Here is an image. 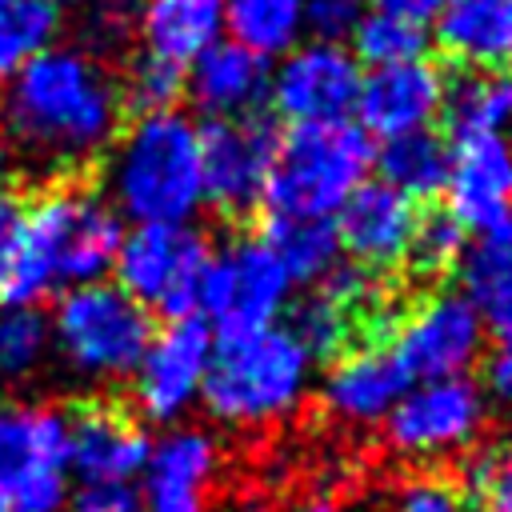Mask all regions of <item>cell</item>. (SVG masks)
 I'll use <instances>...</instances> for the list:
<instances>
[{
    "label": "cell",
    "instance_id": "cell-1",
    "mask_svg": "<svg viewBox=\"0 0 512 512\" xmlns=\"http://www.w3.org/2000/svg\"><path fill=\"white\" fill-rule=\"evenodd\" d=\"M124 96L108 68L80 48H48L4 80V140L40 168H80L120 132Z\"/></svg>",
    "mask_w": 512,
    "mask_h": 512
},
{
    "label": "cell",
    "instance_id": "cell-2",
    "mask_svg": "<svg viewBox=\"0 0 512 512\" xmlns=\"http://www.w3.org/2000/svg\"><path fill=\"white\" fill-rule=\"evenodd\" d=\"M124 224L116 208L84 184H52L24 204L20 264L4 304H36L48 292H68L112 272Z\"/></svg>",
    "mask_w": 512,
    "mask_h": 512
},
{
    "label": "cell",
    "instance_id": "cell-3",
    "mask_svg": "<svg viewBox=\"0 0 512 512\" xmlns=\"http://www.w3.org/2000/svg\"><path fill=\"white\" fill-rule=\"evenodd\" d=\"M108 204L132 224H188L204 204L200 124L180 108L144 112L116 132Z\"/></svg>",
    "mask_w": 512,
    "mask_h": 512
},
{
    "label": "cell",
    "instance_id": "cell-4",
    "mask_svg": "<svg viewBox=\"0 0 512 512\" xmlns=\"http://www.w3.org/2000/svg\"><path fill=\"white\" fill-rule=\"evenodd\" d=\"M312 360L284 324L212 336L200 404L228 428H264L292 416L308 392Z\"/></svg>",
    "mask_w": 512,
    "mask_h": 512
},
{
    "label": "cell",
    "instance_id": "cell-5",
    "mask_svg": "<svg viewBox=\"0 0 512 512\" xmlns=\"http://www.w3.org/2000/svg\"><path fill=\"white\" fill-rule=\"evenodd\" d=\"M372 140L356 120L336 124H296L276 132L272 172L264 184L268 216H308L332 220L344 200L372 172Z\"/></svg>",
    "mask_w": 512,
    "mask_h": 512
},
{
    "label": "cell",
    "instance_id": "cell-6",
    "mask_svg": "<svg viewBox=\"0 0 512 512\" xmlns=\"http://www.w3.org/2000/svg\"><path fill=\"white\" fill-rule=\"evenodd\" d=\"M48 332L68 372L92 384H112L136 372L156 324L152 312H144L116 284L92 280L60 296Z\"/></svg>",
    "mask_w": 512,
    "mask_h": 512
},
{
    "label": "cell",
    "instance_id": "cell-7",
    "mask_svg": "<svg viewBox=\"0 0 512 512\" xmlns=\"http://www.w3.org/2000/svg\"><path fill=\"white\" fill-rule=\"evenodd\" d=\"M212 260V244L192 224H136L120 236L112 272L116 288L144 312L168 320L196 316L200 284Z\"/></svg>",
    "mask_w": 512,
    "mask_h": 512
},
{
    "label": "cell",
    "instance_id": "cell-8",
    "mask_svg": "<svg viewBox=\"0 0 512 512\" xmlns=\"http://www.w3.org/2000/svg\"><path fill=\"white\" fill-rule=\"evenodd\" d=\"M68 480V416L0 400V512H64Z\"/></svg>",
    "mask_w": 512,
    "mask_h": 512
},
{
    "label": "cell",
    "instance_id": "cell-9",
    "mask_svg": "<svg viewBox=\"0 0 512 512\" xmlns=\"http://www.w3.org/2000/svg\"><path fill=\"white\" fill-rule=\"evenodd\" d=\"M292 280L260 236H236L212 248L196 316L212 336H240L280 324L292 304Z\"/></svg>",
    "mask_w": 512,
    "mask_h": 512
},
{
    "label": "cell",
    "instance_id": "cell-10",
    "mask_svg": "<svg viewBox=\"0 0 512 512\" xmlns=\"http://www.w3.org/2000/svg\"><path fill=\"white\" fill-rule=\"evenodd\" d=\"M484 392L468 376L416 380L384 420V440L408 460L464 452L484 428Z\"/></svg>",
    "mask_w": 512,
    "mask_h": 512
},
{
    "label": "cell",
    "instance_id": "cell-11",
    "mask_svg": "<svg viewBox=\"0 0 512 512\" xmlns=\"http://www.w3.org/2000/svg\"><path fill=\"white\" fill-rule=\"evenodd\" d=\"M360 76H364V68L356 64V56L344 44L300 40L292 52H284L272 64L264 104H272V112L288 128L352 120Z\"/></svg>",
    "mask_w": 512,
    "mask_h": 512
},
{
    "label": "cell",
    "instance_id": "cell-12",
    "mask_svg": "<svg viewBox=\"0 0 512 512\" xmlns=\"http://www.w3.org/2000/svg\"><path fill=\"white\" fill-rule=\"evenodd\" d=\"M488 340V328L480 312L452 288H440L424 296L412 312L396 316L388 344L404 372L416 380H444V376H468V368L480 360Z\"/></svg>",
    "mask_w": 512,
    "mask_h": 512
},
{
    "label": "cell",
    "instance_id": "cell-13",
    "mask_svg": "<svg viewBox=\"0 0 512 512\" xmlns=\"http://www.w3.org/2000/svg\"><path fill=\"white\" fill-rule=\"evenodd\" d=\"M276 128L268 116H236V120H208L200 128V176H204V204L220 216H248L264 204V184L272 172Z\"/></svg>",
    "mask_w": 512,
    "mask_h": 512
},
{
    "label": "cell",
    "instance_id": "cell-14",
    "mask_svg": "<svg viewBox=\"0 0 512 512\" xmlns=\"http://www.w3.org/2000/svg\"><path fill=\"white\" fill-rule=\"evenodd\" d=\"M208 360L212 332L200 316L160 324L132 372V396L140 416L152 424H176L192 404H200Z\"/></svg>",
    "mask_w": 512,
    "mask_h": 512
},
{
    "label": "cell",
    "instance_id": "cell-15",
    "mask_svg": "<svg viewBox=\"0 0 512 512\" xmlns=\"http://www.w3.org/2000/svg\"><path fill=\"white\" fill-rule=\"evenodd\" d=\"M416 220H420V204H412L384 180H364L332 216L340 256H348V264L372 276H388L408 260Z\"/></svg>",
    "mask_w": 512,
    "mask_h": 512
},
{
    "label": "cell",
    "instance_id": "cell-16",
    "mask_svg": "<svg viewBox=\"0 0 512 512\" xmlns=\"http://www.w3.org/2000/svg\"><path fill=\"white\" fill-rule=\"evenodd\" d=\"M440 104H444V72L428 56H420L408 64L364 68L352 116L368 140L384 144L392 136L432 128L440 120Z\"/></svg>",
    "mask_w": 512,
    "mask_h": 512
},
{
    "label": "cell",
    "instance_id": "cell-17",
    "mask_svg": "<svg viewBox=\"0 0 512 512\" xmlns=\"http://www.w3.org/2000/svg\"><path fill=\"white\" fill-rule=\"evenodd\" d=\"M408 388H412V376L404 372V364L396 360L384 336V340H360L348 352H340L328 364L320 400L332 420L352 428H372L388 420V412Z\"/></svg>",
    "mask_w": 512,
    "mask_h": 512
},
{
    "label": "cell",
    "instance_id": "cell-18",
    "mask_svg": "<svg viewBox=\"0 0 512 512\" xmlns=\"http://www.w3.org/2000/svg\"><path fill=\"white\" fill-rule=\"evenodd\" d=\"M148 432L112 404H84L68 416V472L76 484H132L148 464Z\"/></svg>",
    "mask_w": 512,
    "mask_h": 512
},
{
    "label": "cell",
    "instance_id": "cell-19",
    "mask_svg": "<svg viewBox=\"0 0 512 512\" xmlns=\"http://www.w3.org/2000/svg\"><path fill=\"white\" fill-rule=\"evenodd\" d=\"M444 208L468 232L512 216V144L504 136L452 140Z\"/></svg>",
    "mask_w": 512,
    "mask_h": 512
},
{
    "label": "cell",
    "instance_id": "cell-20",
    "mask_svg": "<svg viewBox=\"0 0 512 512\" xmlns=\"http://www.w3.org/2000/svg\"><path fill=\"white\" fill-rule=\"evenodd\" d=\"M268 72V60L232 40H220L184 68V92L208 120H236L260 112L268 100Z\"/></svg>",
    "mask_w": 512,
    "mask_h": 512
},
{
    "label": "cell",
    "instance_id": "cell-21",
    "mask_svg": "<svg viewBox=\"0 0 512 512\" xmlns=\"http://www.w3.org/2000/svg\"><path fill=\"white\" fill-rule=\"evenodd\" d=\"M428 36L460 68L512 72V0H444Z\"/></svg>",
    "mask_w": 512,
    "mask_h": 512
},
{
    "label": "cell",
    "instance_id": "cell-22",
    "mask_svg": "<svg viewBox=\"0 0 512 512\" xmlns=\"http://www.w3.org/2000/svg\"><path fill=\"white\" fill-rule=\"evenodd\" d=\"M136 36L144 56L188 68L224 40V0H140Z\"/></svg>",
    "mask_w": 512,
    "mask_h": 512
},
{
    "label": "cell",
    "instance_id": "cell-23",
    "mask_svg": "<svg viewBox=\"0 0 512 512\" xmlns=\"http://www.w3.org/2000/svg\"><path fill=\"white\" fill-rule=\"evenodd\" d=\"M460 296L480 312L484 328L512 332V216L468 236V248L456 264Z\"/></svg>",
    "mask_w": 512,
    "mask_h": 512
},
{
    "label": "cell",
    "instance_id": "cell-24",
    "mask_svg": "<svg viewBox=\"0 0 512 512\" xmlns=\"http://www.w3.org/2000/svg\"><path fill=\"white\" fill-rule=\"evenodd\" d=\"M440 120L448 128V140L504 136V128L512 124V72L460 68L456 76H444Z\"/></svg>",
    "mask_w": 512,
    "mask_h": 512
},
{
    "label": "cell",
    "instance_id": "cell-25",
    "mask_svg": "<svg viewBox=\"0 0 512 512\" xmlns=\"http://www.w3.org/2000/svg\"><path fill=\"white\" fill-rule=\"evenodd\" d=\"M448 160H452V140L436 128H424V132L384 140L372 156V168L380 172L376 180H384L412 204H424V200L444 196Z\"/></svg>",
    "mask_w": 512,
    "mask_h": 512
},
{
    "label": "cell",
    "instance_id": "cell-26",
    "mask_svg": "<svg viewBox=\"0 0 512 512\" xmlns=\"http://www.w3.org/2000/svg\"><path fill=\"white\" fill-rule=\"evenodd\" d=\"M220 468V444L204 428H168L144 464V492H172V496H200L208 492Z\"/></svg>",
    "mask_w": 512,
    "mask_h": 512
},
{
    "label": "cell",
    "instance_id": "cell-27",
    "mask_svg": "<svg viewBox=\"0 0 512 512\" xmlns=\"http://www.w3.org/2000/svg\"><path fill=\"white\" fill-rule=\"evenodd\" d=\"M260 240L272 248V256L284 264L292 284L316 288L336 264H340V240L332 220H308V216H268Z\"/></svg>",
    "mask_w": 512,
    "mask_h": 512
},
{
    "label": "cell",
    "instance_id": "cell-28",
    "mask_svg": "<svg viewBox=\"0 0 512 512\" xmlns=\"http://www.w3.org/2000/svg\"><path fill=\"white\" fill-rule=\"evenodd\" d=\"M304 36V0H224V40L260 60H280Z\"/></svg>",
    "mask_w": 512,
    "mask_h": 512
},
{
    "label": "cell",
    "instance_id": "cell-29",
    "mask_svg": "<svg viewBox=\"0 0 512 512\" xmlns=\"http://www.w3.org/2000/svg\"><path fill=\"white\" fill-rule=\"evenodd\" d=\"M284 328H288V336L308 352L312 364H320V360L332 364L340 352H348L352 344L364 340L360 320H356L336 296H328L324 288H312L308 296L292 300Z\"/></svg>",
    "mask_w": 512,
    "mask_h": 512
},
{
    "label": "cell",
    "instance_id": "cell-30",
    "mask_svg": "<svg viewBox=\"0 0 512 512\" xmlns=\"http://www.w3.org/2000/svg\"><path fill=\"white\" fill-rule=\"evenodd\" d=\"M60 4L56 0H0V80L16 76L28 60L56 48Z\"/></svg>",
    "mask_w": 512,
    "mask_h": 512
},
{
    "label": "cell",
    "instance_id": "cell-31",
    "mask_svg": "<svg viewBox=\"0 0 512 512\" xmlns=\"http://www.w3.org/2000/svg\"><path fill=\"white\" fill-rule=\"evenodd\" d=\"M352 40V56L360 68H388V64H408V60H420L428 52V28L416 24V20H404V16H392V12H380V8H364L360 20L352 24L348 32Z\"/></svg>",
    "mask_w": 512,
    "mask_h": 512
},
{
    "label": "cell",
    "instance_id": "cell-32",
    "mask_svg": "<svg viewBox=\"0 0 512 512\" xmlns=\"http://www.w3.org/2000/svg\"><path fill=\"white\" fill-rule=\"evenodd\" d=\"M52 348L48 320L36 312V304H8L0 312V376L24 380L32 376Z\"/></svg>",
    "mask_w": 512,
    "mask_h": 512
},
{
    "label": "cell",
    "instance_id": "cell-33",
    "mask_svg": "<svg viewBox=\"0 0 512 512\" xmlns=\"http://www.w3.org/2000/svg\"><path fill=\"white\" fill-rule=\"evenodd\" d=\"M468 228L448 212V208H432V212H420L416 220V232H412V248H408V260L416 276H444V272H456L464 248H468Z\"/></svg>",
    "mask_w": 512,
    "mask_h": 512
},
{
    "label": "cell",
    "instance_id": "cell-34",
    "mask_svg": "<svg viewBox=\"0 0 512 512\" xmlns=\"http://www.w3.org/2000/svg\"><path fill=\"white\" fill-rule=\"evenodd\" d=\"M460 488L476 512H512V440L476 448L464 464Z\"/></svg>",
    "mask_w": 512,
    "mask_h": 512
},
{
    "label": "cell",
    "instance_id": "cell-35",
    "mask_svg": "<svg viewBox=\"0 0 512 512\" xmlns=\"http://www.w3.org/2000/svg\"><path fill=\"white\" fill-rule=\"evenodd\" d=\"M136 12H140V0H84L76 16L80 52L96 60L124 52L128 40L136 36Z\"/></svg>",
    "mask_w": 512,
    "mask_h": 512
},
{
    "label": "cell",
    "instance_id": "cell-36",
    "mask_svg": "<svg viewBox=\"0 0 512 512\" xmlns=\"http://www.w3.org/2000/svg\"><path fill=\"white\" fill-rule=\"evenodd\" d=\"M120 96L124 104H132L140 116L144 112H168L176 108V100L184 96V68L164 64L156 56H136L128 76L120 80Z\"/></svg>",
    "mask_w": 512,
    "mask_h": 512
},
{
    "label": "cell",
    "instance_id": "cell-37",
    "mask_svg": "<svg viewBox=\"0 0 512 512\" xmlns=\"http://www.w3.org/2000/svg\"><path fill=\"white\" fill-rule=\"evenodd\" d=\"M392 512H472V508L460 480H448L440 472H420L400 484Z\"/></svg>",
    "mask_w": 512,
    "mask_h": 512
},
{
    "label": "cell",
    "instance_id": "cell-38",
    "mask_svg": "<svg viewBox=\"0 0 512 512\" xmlns=\"http://www.w3.org/2000/svg\"><path fill=\"white\" fill-rule=\"evenodd\" d=\"M360 12H364L360 0H304V36L344 44Z\"/></svg>",
    "mask_w": 512,
    "mask_h": 512
},
{
    "label": "cell",
    "instance_id": "cell-39",
    "mask_svg": "<svg viewBox=\"0 0 512 512\" xmlns=\"http://www.w3.org/2000/svg\"><path fill=\"white\" fill-rule=\"evenodd\" d=\"M64 512H140L136 484H76L68 488Z\"/></svg>",
    "mask_w": 512,
    "mask_h": 512
},
{
    "label": "cell",
    "instance_id": "cell-40",
    "mask_svg": "<svg viewBox=\"0 0 512 512\" xmlns=\"http://www.w3.org/2000/svg\"><path fill=\"white\" fill-rule=\"evenodd\" d=\"M20 236H24V200L0 192V300L20 264Z\"/></svg>",
    "mask_w": 512,
    "mask_h": 512
},
{
    "label": "cell",
    "instance_id": "cell-41",
    "mask_svg": "<svg viewBox=\"0 0 512 512\" xmlns=\"http://www.w3.org/2000/svg\"><path fill=\"white\" fill-rule=\"evenodd\" d=\"M484 376H488V392L500 396L504 404H512V332H496Z\"/></svg>",
    "mask_w": 512,
    "mask_h": 512
},
{
    "label": "cell",
    "instance_id": "cell-42",
    "mask_svg": "<svg viewBox=\"0 0 512 512\" xmlns=\"http://www.w3.org/2000/svg\"><path fill=\"white\" fill-rule=\"evenodd\" d=\"M444 0H368V8H380V12H392V16H404V20H416V24H432V16L440 12Z\"/></svg>",
    "mask_w": 512,
    "mask_h": 512
},
{
    "label": "cell",
    "instance_id": "cell-43",
    "mask_svg": "<svg viewBox=\"0 0 512 512\" xmlns=\"http://www.w3.org/2000/svg\"><path fill=\"white\" fill-rule=\"evenodd\" d=\"M300 512H336V504H332L328 496H316V500H308Z\"/></svg>",
    "mask_w": 512,
    "mask_h": 512
},
{
    "label": "cell",
    "instance_id": "cell-44",
    "mask_svg": "<svg viewBox=\"0 0 512 512\" xmlns=\"http://www.w3.org/2000/svg\"><path fill=\"white\" fill-rule=\"evenodd\" d=\"M504 140H508V144H512V124H508V128H504Z\"/></svg>",
    "mask_w": 512,
    "mask_h": 512
},
{
    "label": "cell",
    "instance_id": "cell-45",
    "mask_svg": "<svg viewBox=\"0 0 512 512\" xmlns=\"http://www.w3.org/2000/svg\"><path fill=\"white\" fill-rule=\"evenodd\" d=\"M360 4H368V0H360Z\"/></svg>",
    "mask_w": 512,
    "mask_h": 512
},
{
    "label": "cell",
    "instance_id": "cell-46",
    "mask_svg": "<svg viewBox=\"0 0 512 512\" xmlns=\"http://www.w3.org/2000/svg\"><path fill=\"white\" fill-rule=\"evenodd\" d=\"M56 4H60V0H56Z\"/></svg>",
    "mask_w": 512,
    "mask_h": 512
}]
</instances>
